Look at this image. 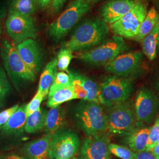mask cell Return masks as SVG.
Listing matches in <instances>:
<instances>
[{
    "label": "cell",
    "mask_w": 159,
    "mask_h": 159,
    "mask_svg": "<svg viewBox=\"0 0 159 159\" xmlns=\"http://www.w3.org/2000/svg\"><path fill=\"white\" fill-rule=\"evenodd\" d=\"M109 33L107 24L98 17L90 18L80 24L64 47L73 51H87L106 40Z\"/></svg>",
    "instance_id": "cell-1"
},
{
    "label": "cell",
    "mask_w": 159,
    "mask_h": 159,
    "mask_svg": "<svg viewBox=\"0 0 159 159\" xmlns=\"http://www.w3.org/2000/svg\"><path fill=\"white\" fill-rule=\"evenodd\" d=\"M0 54L6 72L17 90H21L24 87L35 80L37 75L23 61L17 47L7 40H2Z\"/></svg>",
    "instance_id": "cell-2"
},
{
    "label": "cell",
    "mask_w": 159,
    "mask_h": 159,
    "mask_svg": "<svg viewBox=\"0 0 159 159\" xmlns=\"http://www.w3.org/2000/svg\"><path fill=\"white\" fill-rule=\"evenodd\" d=\"M75 116L80 129L87 137L107 133V120L100 104L81 100L75 108Z\"/></svg>",
    "instance_id": "cell-3"
},
{
    "label": "cell",
    "mask_w": 159,
    "mask_h": 159,
    "mask_svg": "<svg viewBox=\"0 0 159 159\" xmlns=\"http://www.w3.org/2000/svg\"><path fill=\"white\" fill-rule=\"evenodd\" d=\"M128 49L124 39L114 35L89 50L81 52L77 57L92 66H105Z\"/></svg>",
    "instance_id": "cell-4"
},
{
    "label": "cell",
    "mask_w": 159,
    "mask_h": 159,
    "mask_svg": "<svg viewBox=\"0 0 159 159\" xmlns=\"http://www.w3.org/2000/svg\"><path fill=\"white\" fill-rule=\"evenodd\" d=\"M106 108L108 134L124 136L136 128L134 103L130 99Z\"/></svg>",
    "instance_id": "cell-5"
},
{
    "label": "cell",
    "mask_w": 159,
    "mask_h": 159,
    "mask_svg": "<svg viewBox=\"0 0 159 159\" xmlns=\"http://www.w3.org/2000/svg\"><path fill=\"white\" fill-rule=\"evenodd\" d=\"M134 80L114 75L105 77L99 86L100 104L108 107L129 100L134 90Z\"/></svg>",
    "instance_id": "cell-6"
},
{
    "label": "cell",
    "mask_w": 159,
    "mask_h": 159,
    "mask_svg": "<svg viewBox=\"0 0 159 159\" xmlns=\"http://www.w3.org/2000/svg\"><path fill=\"white\" fill-rule=\"evenodd\" d=\"M91 7V5L83 0H73L63 14L51 23L48 33L55 41H58L90 11Z\"/></svg>",
    "instance_id": "cell-7"
},
{
    "label": "cell",
    "mask_w": 159,
    "mask_h": 159,
    "mask_svg": "<svg viewBox=\"0 0 159 159\" xmlns=\"http://www.w3.org/2000/svg\"><path fill=\"white\" fill-rule=\"evenodd\" d=\"M148 6L145 1L140 0L128 13L116 22L108 25L109 29L114 35L134 40L147 15Z\"/></svg>",
    "instance_id": "cell-8"
},
{
    "label": "cell",
    "mask_w": 159,
    "mask_h": 159,
    "mask_svg": "<svg viewBox=\"0 0 159 159\" xmlns=\"http://www.w3.org/2000/svg\"><path fill=\"white\" fill-rule=\"evenodd\" d=\"M80 146L78 134L63 127L52 134L49 144L48 159H71L76 156Z\"/></svg>",
    "instance_id": "cell-9"
},
{
    "label": "cell",
    "mask_w": 159,
    "mask_h": 159,
    "mask_svg": "<svg viewBox=\"0 0 159 159\" xmlns=\"http://www.w3.org/2000/svg\"><path fill=\"white\" fill-rule=\"evenodd\" d=\"M136 128L152 125L159 113V100L153 91L142 87L134 102Z\"/></svg>",
    "instance_id": "cell-10"
},
{
    "label": "cell",
    "mask_w": 159,
    "mask_h": 159,
    "mask_svg": "<svg viewBox=\"0 0 159 159\" xmlns=\"http://www.w3.org/2000/svg\"><path fill=\"white\" fill-rule=\"evenodd\" d=\"M144 54L142 51L123 52L104 66L107 73L120 77L133 78L142 70Z\"/></svg>",
    "instance_id": "cell-11"
},
{
    "label": "cell",
    "mask_w": 159,
    "mask_h": 159,
    "mask_svg": "<svg viewBox=\"0 0 159 159\" xmlns=\"http://www.w3.org/2000/svg\"><path fill=\"white\" fill-rule=\"evenodd\" d=\"M7 33L15 43L19 44L27 39H36L38 30L32 16L9 10L6 19Z\"/></svg>",
    "instance_id": "cell-12"
},
{
    "label": "cell",
    "mask_w": 159,
    "mask_h": 159,
    "mask_svg": "<svg viewBox=\"0 0 159 159\" xmlns=\"http://www.w3.org/2000/svg\"><path fill=\"white\" fill-rule=\"evenodd\" d=\"M108 133L101 136L87 137L82 143L78 159H110Z\"/></svg>",
    "instance_id": "cell-13"
},
{
    "label": "cell",
    "mask_w": 159,
    "mask_h": 159,
    "mask_svg": "<svg viewBox=\"0 0 159 159\" xmlns=\"http://www.w3.org/2000/svg\"><path fill=\"white\" fill-rule=\"evenodd\" d=\"M17 50L23 61L34 74L42 68L44 51L40 43L35 39H27L18 44Z\"/></svg>",
    "instance_id": "cell-14"
},
{
    "label": "cell",
    "mask_w": 159,
    "mask_h": 159,
    "mask_svg": "<svg viewBox=\"0 0 159 159\" xmlns=\"http://www.w3.org/2000/svg\"><path fill=\"white\" fill-rule=\"evenodd\" d=\"M140 0H110L100 8V16L104 22L110 25L116 22L131 10Z\"/></svg>",
    "instance_id": "cell-15"
},
{
    "label": "cell",
    "mask_w": 159,
    "mask_h": 159,
    "mask_svg": "<svg viewBox=\"0 0 159 159\" xmlns=\"http://www.w3.org/2000/svg\"><path fill=\"white\" fill-rule=\"evenodd\" d=\"M51 136V134H46L40 139L27 143L22 148V153L29 159H48Z\"/></svg>",
    "instance_id": "cell-16"
},
{
    "label": "cell",
    "mask_w": 159,
    "mask_h": 159,
    "mask_svg": "<svg viewBox=\"0 0 159 159\" xmlns=\"http://www.w3.org/2000/svg\"><path fill=\"white\" fill-rule=\"evenodd\" d=\"M150 127H137L127 134L124 135L123 143L135 153H140L146 150L148 134Z\"/></svg>",
    "instance_id": "cell-17"
},
{
    "label": "cell",
    "mask_w": 159,
    "mask_h": 159,
    "mask_svg": "<svg viewBox=\"0 0 159 159\" xmlns=\"http://www.w3.org/2000/svg\"><path fill=\"white\" fill-rule=\"evenodd\" d=\"M26 104H23L17 109L5 125L0 127V131L7 136H18L24 131V125L27 118Z\"/></svg>",
    "instance_id": "cell-18"
},
{
    "label": "cell",
    "mask_w": 159,
    "mask_h": 159,
    "mask_svg": "<svg viewBox=\"0 0 159 159\" xmlns=\"http://www.w3.org/2000/svg\"><path fill=\"white\" fill-rule=\"evenodd\" d=\"M66 123V113L64 108L58 106L47 111L44 130L46 134H54L63 128Z\"/></svg>",
    "instance_id": "cell-19"
},
{
    "label": "cell",
    "mask_w": 159,
    "mask_h": 159,
    "mask_svg": "<svg viewBox=\"0 0 159 159\" xmlns=\"http://www.w3.org/2000/svg\"><path fill=\"white\" fill-rule=\"evenodd\" d=\"M57 58L52 59L47 64L40 77L38 91L46 97L54 80L57 73Z\"/></svg>",
    "instance_id": "cell-20"
},
{
    "label": "cell",
    "mask_w": 159,
    "mask_h": 159,
    "mask_svg": "<svg viewBox=\"0 0 159 159\" xmlns=\"http://www.w3.org/2000/svg\"><path fill=\"white\" fill-rule=\"evenodd\" d=\"M68 73L75 79L77 80L80 83L84 88L85 90L87 91L88 95L84 100L85 101L93 102L100 104L99 98V85H97L93 80L90 79L84 74L70 71Z\"/></svg>",
    "instance_id": "cell-21"
},
{
    "label": "cell",
    "mask_w": 159,
    "mask_h": 159,
    "mask_svg": "<svg viewBox=\"0 0 159 159\" xmlns=\"http://www.w3.org/2000/svg\"><path fill=\"white\" fill-rule=\"evenodd\" d=\"M159 34V21L153 30L141 40L143 53L149 60H153L157 56V43Z\"/></svg>",
    "instance_id": "cell-22"
},
{
    "label": "cell",
    "mask_w": 159,
    "mask_h": 159,
    "mask_svg": "<svg viewBox=\"0 0 159 159\" xmlns=\"http://www.w3.org/2000/svg\"><path fill=\"white\" fill-rule=\"evenodd\" d=\"M47 111L44 108H40L27 116L24 125V131L27 133H33L43 129Z\"/></svg>",
    "instance_id": "cell-23"
},
{
    "label": "cell",
    "mask_w": 159,
    "mask_h": 159,
    "mask_svg": "<svg viewBox=\"0 0 159 159\" xmlns=\"http://www.w3.org/2000/svg\"><path fill=\"white\" fill-rule=\"evenodd\" d=\"M75 99L72 85L55 91L48 95L47 105L50 108H55L60 106L64 102Z\"/></svg>",
    "instance_id": "cell-24"
},
{
    "label": "cell",
    "mask_w": 159,
    "mask_h": 159,
    "mask_svg": "<svg viewBox=\"0 0 159 159\" xmlns=\"http://www.w3.org/2000/svg\"><path fill=\"white\" fill-rule=\"evenodd\" d=\"M159 21V14L154 7H152L147 13L140 27L139 32L134 40L140 42L154 27Z\"/></svg>",
    "instance_id": "cell-25"
},
{
    "label": "cell",
    "mask_w": 159,
    "mask_h": 159,
    "mask_svg": "<svg viewBox=\"0 0 159 159\" xmlns=\"http://www.w3.org/2000/svg\"><path fill=\"white\" fill-rule=\"evenodd\" d=\"M38 6V0H10L9 10L32 16L37 11Z\"/></svg>",
    "instance_id": "cell-26"
},
{
    "label": "cell",
    "mask_w": 159,
    "mask_h": 159,
    "mask_svg": "<svg viewBox=\"0 0 159 159\" xmlns=\"http://www.w3.org/2000/svg\"><path fill=\"white\" fill-rule=\"evenodd\" d=\"M72 85V81L70 74L64 71H57L54 80L50 89L48 95L58 90Z\"/></svg>",
    "instance_id": "cell-27"
},
{
    "label": "cell",
    "mask_w": 159,
    "mask_h": 159,
    "mask_svg": "<svg viewBox=\"0 0 159 159\" xmlns=\"http://www.w3.org/2000/svg\"><path fill=\"white\" fill-rule=\"evenodd\" d=\"M73 58V51L68 48L63 47L57 54V68L61 71H64L68 73V67Z\"/></svg>",
    "instance_id": "cell-28"
},
{
    "label": "cell",
    "mask_w": 159,
    "mask_h": 159,
    "mask_svg": "<svg viewBox=\"0 0 159 159\" xmlns=\"http://www.w3.org/2000/svg\"><path fill=\"white\" fill-rule=\"evenodd\" d=\"M108 149L110 153L121 159H134L136 154L129 148L117 144L110 143Z\"/></svg>",
    "instance_id": "cell-29"
},
{
    "label": "cell",
    "mask_w": 159,
    "mask_h": 159,
    "mask_svg": "<svg viewBox=\"0 0 159 159\" xmlns=\"http://www.w3.org/2000/svg\"><path fill=\"white\" fill-rule=\"evenodd\" d=\"M11 91V85L8 81L6 71L0 66V104L2 105Z\"/></svg>",
    "instance_id": "cell-30"
},
{
    "label": "cell",
    "mask_w": 159,
    "mask_h": 159,
    "mask_svg": "<svg viewBox=\"0 0 159 159\" xmlns=\"http://www.w3.org/2000/svg\"><path fill=\"white\" fill-rule=\"evenodd\" d=\"M159 136V114L154 121L153 125L150 127L148 134V143L146 146L147 151H150L157 142Z\"/></svg>",
    "instance_id": "cell-31"
},
{
    "label": "cell",
    "mask_w": 159,
    "mask_h": 159,
    "mask_svg": "<svg viewBox=\"0 0 159 159\" xmlns=\"http://www.w3.org/2000/svg\"><path fill=\"white\" fill-rule=\"evenodd\" d=\"M44 98L45 97L41 94V93L37 90L33 99L26 106V114L27 116L40 108V104Z\"/></svg>",
    "instance_id": "cell-32"
},
{
    "label": "cell",
    "mask_w": 159,
    "mask_h": 159,
    "mask_svg": "<svg viewBox=\"0 0 159 159\" xmlns=\"http://www.w3.org/2000/svg\"><path fill=\"white\" fill-rule=\"evenodd\" d=\"M68 74H70L72 81V87L73 89L75 99H81L82 100H84L88 95L87 91L85 90L84 88L80 83L77 80L73 77L69 73Z\"/></svg>",
    "instance_id": "cell-33"
},
{
    "label": "cell",
    "mask_w": 159,
    "mask_h": 159,
    "mask_svg": "<svg viewBox=\"0 0 159 159\" xmlns=\"http://www.w3.org/2000/svg\"><path fill=\"white\" fill-rule=\"evenodd\" d=\"M18 107L19 105L16 104L0 113V127L6 124L12 115L17 111Z\"/></svg>",
    "instance_id": "cell-34"
},
{
    "label": "cell",
    "mask_w": 159,
    "mask_h": 159,
    "mask_svg": "<svg viewBox=\"0 0 159 159\" xmlns=\"http://www.w3.org/2000/svg\"><path fill=\"white\" fill-rule=\"evenodd\" d=\"M134 159H156L153 154L150 151H143L135 154Z\"/></svg>",
    "instance_id": "cell-35"
},
{
    "label": "cell",
    "mask_w": 159,
    "mask_h": 159,
    "mask_svg": "<svg viewBox=\"0 0 159 159\" xmlns=\"http://www.w3.org/2000/svg\"><path fill=\"white\" fill-rule=\"evenodd\" d=\"M67 0H52L51 5L52 9L56 12L60 11Z\"/></svg>",
    "instance_id": "cell-36"
},
{
    "label": "cell",
    "mask_w": 159,
    "mask_h": 159,
    "mask_svg": "<svg viewBox=\"0 0 159 159\" xmlns=\"http://www.w3.org/2000/svg\"><path fill=\"white\" fill-rule=\"evenodd\" d=\"M52 0H38L39 6L41 8H46L51 3Z\"/></svg>",
    "instance_id": "cell-37"
},
{
    "label": "cell",
    "mask_w": 159,
    "mask_h": 159,
    "mask_svg": "<svg viewBox=\"0 0 159 159\" xmlns=\"http://www.w3.org/2000/svg\"><path fill=\"white\" fill-rule=\"evenodd\" d=\"M6 159H29L25 157L20 156L16 154H11L6 157Z\"/></svg>",
    "instance_id": "cell-38"
},
{
    "label": "cell",
    "mask_w": 159,
    "mask_h": 159,
    "mask_svg": "<svg viewBox=\"0 0 159 159\" xmlns=\"http://www.w3.org/2000/svg\"><path fill=\"white\" fill-rule=\"evenodd\" d=\"M83 1H84L87 3H88L90 5H92V4H94L97 3V2H100L102 0H83Z\"/></svg>",
    "instance_id": "cell-39"
},
{
    "label": "cell",
    "mask_w": 159,
    "mask_h": 159,
    "mask_svg": "<svg viewBox=\"0 0 159 159\" xmlns=\"http://www.w3.org/2000/svg\"><path fill=\"white\" fill-rule=\"evenodd\" d=\"M4 16V12L0 11V35L2 33V26H1V18Z\"/></svg>",
    "instance_id": "cell-40"
},
{
    "label": "cell",
    "mask_w": 159,
    "mask_h": 159,
    "mask_svg": "<svg viewBox=\"0 0 159 159\" xmlns=\"http://www.w3.org/2000/svg\"><path fill=\"white\" fill-rule=\"evenodd\" d=\"M155 85H156V87L157 90L159 92V75H158L157 79H156V84H155Z\"/></svg>",
    "instance_id": "cell-41"
},
{
    "label": "cell",
    "mask_w": 159,
    "mask_h": 159,
    "mask_svg": "<svg viewBox=\"0 0 159 159\" xmlns=\"http://www.w3.org/2000/svg\"><path fill=\"white\" fill-rule=\"evenodd\" d=\"M159 55V34L157 39V55Z\"/></svg>",
    "instance_id": "cell-42"
},
{
    "label": "cell",
    "mask_w": 159,
    "mask_h": 159,
    "mask_svg": "<svg viewBox=\"0 0 159 159\" xmlns=\"http://www.w3.org/2000/svg\"><path fill=\"white\" fill-rule=\"evenodd\" d=\"M71 159H78V157L75 156H74V157H73Z\"/></svg>",
    "instance_id": "cell-43"
},
{
    "label": "cell",
    "mask_w": 159,
    "mask_h": 159,
    "mask_svg": "<svg viewBox=\"0 0 159 159\" xmlns=\"http://www.w3.org/2000/svg\"><path fill=\"white\" fill-rule=\"evenodd\" d=\"M156 144H158V145H159V138H158V140H157V143H156Z\"/></svg>",
    "instance_id": "cell-44"
}]
</instances>
